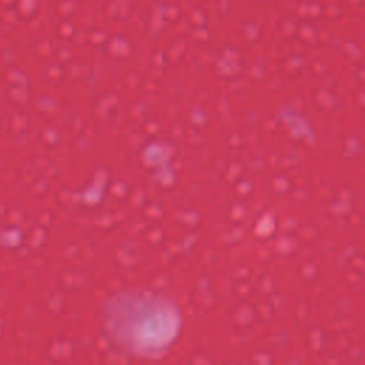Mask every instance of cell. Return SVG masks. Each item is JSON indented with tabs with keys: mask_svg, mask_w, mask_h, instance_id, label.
I'll return each instance as SVG.
<instances>
[{
	"mask_svg": "<svg viewBox=\"0 0 365 365\" xmlns=\"http://www.w3.org/2000/svg\"><path fill=\"white\" fill-rule=\"evenodd\" d=\"M178 322V312L170 301L153 294L117 298L108 309V328L113 338L138 352L164 348L175 336Z\"/></svg>",
	"mask_w": 365,
	"mask_h": 365,
	"instance_id": "cell-1",
	"label": "cell"
}]
</instances>
